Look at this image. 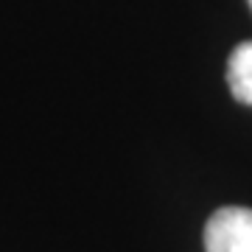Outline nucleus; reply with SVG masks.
<instances>
[{"instance_id":"obj_2","label":"nucleus","mask_w":252,"mask_h":252,"mask_svg":"<svg viewBox=\"0 0 252 252\" xmlns=\"http://www.w3.org/2000/svg\"><path fill=\"white\" fill-rule=\"evenodd\" d=\"M227 84L241 104H252V42H241L227 62Z\"/></svg>"},{"instance_id":"obj_1","label":"nucleus","mask_w":252,"mask_h":252,"mask_svg":"<svg viewBox=\"0 0 252 252\" xmlns=\"http://www.w3.org/2000/svg\"><path fill=\"white\" fill-rule=\"evenodd\" d=\"M207 252H252V210L250 207H221L207 219Z\"/></svg>"},{"instance_id":"obj_3","label":"nucleus","mask_w":252,"mask_h":252,"mask_svg":"<svg viewBox=\"0 0 252 252\" xmlns=\"http://www.w3.org/2000/svg\"><path fill=\"white\" fill-rule=\"evenodd\" d=\"M250 6H252V0H250Z\"/></svg>"}]
</instances>
